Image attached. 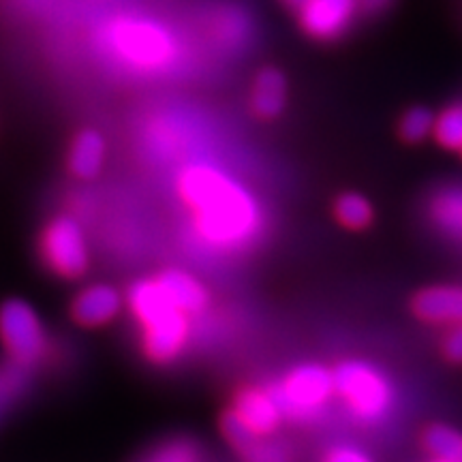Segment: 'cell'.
I'll use <instances>...</instances> for the list:
<instances>
[{
  "label": "cell",
  "mask_w": 462,
  "mask_h": 462,
  "mask_svg": "<svg viewBox=\"0 0 462 462\" xmlns=\"http://www.w3.org/2000/svg\"><path fill=\"white\" fill-rule=\"evenodd\" d=\"M182 199L195 218V231L206 245L238 251L257 236L262 212L245 187L217 167L190 165L178 178Z\"/></svg>",
  "instance_id": "6da1fadb"
},
{
  "label": "cell",
  "mask_w": 462,
  "mask_h": 462,
  "mask_svg": "<svg viewBox=\"0 0 462 462\" xmlns=\"http://www.w3.org/2000/svg\"><path fill=\"white\" fill-rule=\"evenodd\" d=\"M99 45L112 60L146 73L163 71L178 54L171 32L146 17L125 15L107 22L99 34Z\"/></svg>",
  "instance_id": "7a4b0ae2"
},
{
  "label": "cell",
  "mask_w": 462,
  "mask_h": 462,
  "mask_svg": "<svg viewBox=\"0 0 462 462\" xmlns=\"http://www.w3.org/2000/svg\"><path fill=\"white\" fill-rule=\"evenodd\" d=\"M334 392L360 420L377 421L388 415L394 390L385 374L366 362H343L334 371Z\"/></svg>",
  "instance_id": "3957f363"
},
{
  "label": "cell",
  "mask_w": 462,
  "mask_h": 462,
  "mask_svg": "<svg viewBox=\"0 0 462 462\" xmlns=\"http://www.w3.org/2000/svg\"><path fill=\"white\" fill-rule=\"evenodd\" d=\"M334 394V373L317 364L298 366L287 374V379L276 388L274 396L279 401L282 415L306 420L330 401Z\"/></svg>",
  "instance_id": "277c9868"
},
{
  "label": "cell",
  "mask_w": 462,
  "mask_h": 462,
  "mask_svg": "<svg viewBox=\"0 0 462 462\" xmlns=\"http://www.w3.org/2000/svg\"><path fill=\"white\" fill-rule=\"evenodd\" d=\"M0 338L11 360L22 366L37 362L48 345L42 319L32 306L22 300H9L0 306Z\"/></svg>",
  "instance_id": "5b68a950"
},
{
  "label": "cell",
  "mask_w": 462,
  "mask_h": 462,
  "mask_svg": "<svg viewBox=\"0 0 462 462\" xmlns=\"http://www.w3.org/2000/svg\"><path fill=\"white\" fill-rule=\"evenodd\" d=\"M45 263L65 279H78L88 268V246L84 231L71 217H60L45 229L42 240Z\"/></svg>",
  "instance_id": "8992f818"
},
{
  "label": "cell",
  "mask_w": 462,
  "mask_h": 462,
  "mask_svg": "<svg viewBox=\"0 0 462 462\" xmlns=\"http://www.w3.org/2000/svg\"><path fill=\"white\" fill-rule=\"evenodd\" d=\"M357 0H309L300 9L302 28L315 39H337L354 20Z\"/></svg>",
  "instance_id": "52a82bcc"
},
{
  "label": "cell",
  "mask_w": 462,
  "mask_h": 462,
  "mask_svg": "<svg viewBox=\"0 0 462 462\" xmlns=\"http://www.w3.org/2000/svg\"><path fill=\"white\" fill-rule=\"evenodd\" d=\"M189 315L171 313L163 319L143 326V349L150 360L154 362H171L173 357L182 354L184 345L189 340Z\"/></svg>",
  "instance_id": "ba28073f"
},
{
  "label": "cell",
  "mask_w": 462,
  "mask_h": 462,
  "mask_svg": "<svg viewBox=\"0 0 462 462\" xmlns=\"http://www.w3.org/2000/svg\"><path fill=\"white\" fill-rule=\"evenodd\" d=\"M231 413L240 420V424L255 437H265L274 432L282 418V409L276 401L274 392L245 390L236 401Z\"/></svg>",
  "instance_id": "9c48e42d"
},
{
  "label": "cell",
  "mask_w": 462,
  "mask_h": 462,
  "mask_svg": "<svg viewBox=\"0 0 462 462\" xmlns=\"http://www.w3.org/2000/svg\"><path fill=\"white\" fill-rule=\"evenodd\" d=\"M123 309V298L109 285L86 287L73 302V317L82 326H106Z\"/></svg>",
  "instance_id": "30bf717a"
},
{
  "label": "cell",
  "mask_w": 462,
  "mask_h": 462,
  "mask_svg": "<svg viewBox=\"0 0 462 462\" xmlns=\"http://www.w3.org/2000/svg\"><path fill=\"white\" fill-rule=\"evenodd\" d=\"M415 313L432 323H462V289L432 287L421 291L413 302Z\"/></svg>",
  "instance_id": "8fae6325"
},
{
  "label": "cell",
  "mask_w": 462,
  "mask_h": 462,
  "mask_svg": "<svg viewBox=\"0 0 462 462\" xmlns=\"http://www.w3.org/2000/svg\"><path fill=\"white\" fill-rule=\"evenodd\" d=\"M159 285L165 291V296L171 300L182 313L187 315H198L199 310H204L208 304V293L206 289L199 285V281H195L190 274H184L180 270H170L159 276Z\"/></svg>",
  "instance_id": "7c38bea8"
},
{
  "label": "cell",
  "mask_w": 462,
  "mask_h": 462,
  "mask_svg": "<svg viewBox=\"0 0 462 462\" xmlns=\"http://www.w3.org/2000/svg\"><path fill=\"white\" fill-rule=\"evenodd\" d=\"M287 99V82L281 71L265 69L257 75L255 90H253V109L262 118H274L282 112Z\"/></svg>",
  "instance_id": "4fadbf2b"
},
{
  "label": "cell",
  "mask_w": 462,
  "mask_h": 462,
  "mask_svg": "<svg viewBox=\"0 0 462 462\" xmlns=\"http://www.w3.org/2000/svg\"><path fill=\"white\" fill-rule=\"evenodd\" d=\"M103 157H106V142H103L101 133L88 129L75 137L69 163H71L75 176L92 178L99 173Z\"/></svg>",
  "instance_id": "5bb4252c"
},
{
  "label": "cell",
  "mask_w": 462,
  "mask_h": 462,
  "mask_svg": "<svg viewBox=\"0 0 462 462\" xmlns=\"http://www.w3.org/2000/svg\"><path fill=\"white\" fill-rule=\"evenodd\" d=\"M424 443L439 460L458 462L462 458V435L448 426H432L424 435Z\"/></svg>",
  "instance_id": "9a60e30c"
},
{
  "label": "cell",
  "mask_w": 462,
  "mask_h": 462,
  "mask_svg": "<svg viewBox=\"0 0 462 462\" xmlns=\"http://www.w3.org/2000/svg\"><path fill=\"white\" fill-rule=\"evenodd\" d=\"M26 366H22V364L17 362L0 366V415L7 411L11 404L20 398V394L26 388Z\"/></svg>",
  "instance_id": "2e32d148"
},
{
  "label": "cell",
  "mask_w": 462,
  "mask_h": 462,
  "mask_svg": "<svg viewBox=\"0 0 462 462\" xmlns=\"http://www.w3.org/2000/svg\"><path fill=\"white\" fill-rule=\"evenodd\" d=\"M337 217L345 227L362 229L373 221V208L362 195L346 193L337 201Z\"/></svg>",
  "instance_id": "e0dca14e"
},
{
  "label": "cell",
  "mask_w": 462,
  "mask_h": 462,
  "mask_svg": "<svg viewBox=\"0 0 462 462\" xmlns=\"http://www.w3.org/2000/svg\"><path fill=\"white\" fill-rule=\"evenodd\" d=\"M435 137L441 146L462 150V106L448 107L435 120Z\"/></svg>",
  "instance_id": "ac0fdd59"
},
{
  "label": "cell",
  "mask_w": 462,
  "mask_h": 462,
  "mask_svg": "<svg viewBox=\"0 0 462 462\" xmlns=\"http://www.w3.org/2000/svg\"><path fill=\"white\" fill-rule=\"evenodd\" d=\"M432 215L446 229L462 234V190H448L439 195Z\"/></svg>",
  "instance_id": "d6986e66"
},
{
  "label": "cell",
  "mask_w": 462,
  "mask_h": 462,
  "mask_svg": "<svg viewBox=\"0 0 462 462\" xmlns=\"http://www.w3.org/2000/svg\"><path fill=\"white\" fill-rule=\"evenodd\" d=\"M435 116L424 107H413L402 116L401 120V135L407 142L418 143L430 135L435 131Z\"/></svg>",
  "instance_id": "ffe728a7"
},
{
  "label": "cell",
  "mask_w": 462,
  "mask_h": 462,
  "mask_svg": "<svg viewBox=\"0 0 462 462\" xmlns=\"http://www.w3.org/2000/svg\"><path fill=\"white\" fill-rule=\"evenodd\" d=\"M248 462H289V454L282 446L263 441L262 437H251L238 448Z\"/></svg>",
  "instance_id": "44dd1931"
},
{
  "label": "cell",
  "mask_w": 462,
  "mask_h": 462,
  "mask_svg": "<svg viewBox=\"0 0 462 462\" xmlns=\"http://www.w3.org/2000/svg\"><path fill=\"white\" fill-rule=\"evenodd\" d=\"M217 37L221 39L225 45H240L248 37V22L240 11H227L221 15L217 26Z\"/></svg>",
  "instance_id": "7402d4cb"
},
{
  "label": "cell",
  "mask_w": 462,
  "mask_h": 462,
  "mask_svg": "<svg viewBox=\"0 0 462 462\" xmlns=\"http://www.w3.org/2000/svg\"><path fill=\"white\" fill-rule=\"evenodd\" d=\"M146 462H199L198 452L189 443H171V446L161 448Z\"/></svg>",
  "instance_id": "603a6c76"
},
{
  "label": "cell",
  "mask_w": 462,
  "mask_h": 462,
  "mask_svg": "<svg viewBox=\"0 0 462 462\" xmlns=\"http://www.w3.org/2000/svg\"><path fill=\"white\" fill-rule=\"evenodd\" d=\"M323 462H373V458L354 446H337L326 454Z\"/></svg>",
  "instance_id": "cb8c5ba5"
},
{
  "label": "cell",
  "mask_w": 462,
  "mask_h": 462,
  "mask_svg": "<svg viewBox=\"0 0 462 462\" xmlns=\"http://www.w3.org/2000/svg\"><path fill=\"white\" fill-rule=\"evenodd\" d=\"M446 351H448V356L452 357V360L462 362V323L448 337Z\"/></svg>",
  "instance_id": "d4e9b609"
},
{
  "label": "cell",
  "mask_w": 462,
  "mask_h": 462,
  "mask_svg": "<svg viewBox=\"0 0 462 462\" xmlns=\"http://www.w3.org/2000/svg\"><path fill=\"white\" fill-rule=\"evenodd\" d=\"M392 5V0H357V7L366 14H381Z\"/></svg>",
  "instance_id": "484cf974"
},
{
  "label": "cell",
  "mask_w": 462,
  "mask_h": 462,
  "mask_svg": "<svg viewBox=\"0 0 462 462\" xmlns=\"http://www.w3.org/2000/svg\"><path fill=\"white\" fill-rule=\"evenodd\" d=\"M282 3H285L287 5V7H293V9H302L304 7V5L306 3H309V0H282Z\"/></svg>",
  "instance_id": "4316f807"
},
{
  "label": "cell",
  "mask_w": 462,
  "mask_h": 462,
  "mask_svg": "<svg viewBox=\"0 0 462 462\" xmlns=\"http://www.w3.org/2000/svg\"><path fill=\"white\" fill-rule=\"evenodd\" d=\"M435 462H449V460H439V458H437V460H435Z\"/></svg>",
  "instance_id": "83f0119b"
},
{
  "label": "cell",
  "mask_w": 462,
  "mask_h": 462,
  "mask_svg": "<svg viewBox=\"0 0 462 462\" xmlns=\"http://www.w3.org/2000/svg\"><path fill=\"white\" fill-rule=\"evenodd\" d=\"M458 462H462V458H460V460H458Z\"/></svg>",
  "instance_id": "f1b7e54d"
}]
</instances>
